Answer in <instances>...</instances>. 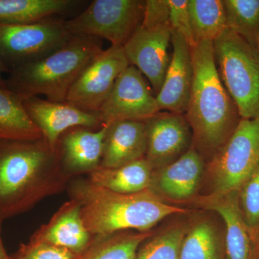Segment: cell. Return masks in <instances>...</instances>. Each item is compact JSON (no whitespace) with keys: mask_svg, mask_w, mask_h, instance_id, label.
I'll return each mask as SVG.
<instances>
[{"mask_svg":"<svg viewBox=\"0 0 259 259\" xmlns=\"http://www.w3.org/2000/svg\"><path fill=\"white\" fill-rule=\"evenodd\" d=\"M239 202L252 239L259 226V166L240 189Z\"/></svg>","mask_w":259,"mask_h":259,"instance_id":"28","label":"cell"},{"mask_svg":"<svg viewBox=\"0 0 259 259\" xmlns=\"http://www.w3.org/2000/svg\"><path fill=\"white\" fill-rule=\"evenodd\" d=\"M144 122L147 139L145 159L153 171L176 161L191 148L192 136L185 115L158 112Z\"/></svg>","mask_w":259,"mask_h":259,"instance_id":"11","label":"cell"},{"mask_svg":"<svg viewBox=\"0 0 259 259\" xmlns=\"http://www.w3.org/2000/svg\"><path fill=\"white\" fill-rule=\"evenodd\" d=\"M204 207L218 213L226 225V259H250L251 238L240 206L239 192L207 197Z\"/></svg>","mask_w":259,"mask_h":259,"instance_id":"19","label":"cell"},{"mask_svg":"<svg viewBox=\"0 0 259 259\" xmlns=\"http://www.w3.org/2000/svg\"><path fill=\"white\" fill-rule=\"evenodd\" d=\"M92 238L83 223L79 202L71 198L61 206L49 222L32 234L30 239L66 248L78 255L86 249Z\"/></svg>","mask_w":259,"mask_h":259,"instance_id":"16","label":"cell"},{"mask_svg":"<svg viewBox=\"0 0 259 259\" xmlns=\"http://www.w3.org/2000/svg\"><path fill=\"white\" fill-rule=\"evenodd\" d=\"M153 169L144 158L117 168L99 166L89 174L95 185L119 193H136L150 190Z\"/></svg>","mask_w":259,"mask_h":259,"instance_id":"21","label":"cell"},{"mask_svg":"<svg viewBox=\"0 0 259 259\" xmlns=\"http://www.w3.org/2000/svg\"><path fill=\"white\" fill-rule=\"evenodd\" d=\"M259 166V119H241L222 147L212 156L209 174L213 197L239 192Z\"/></svg>","mask_w":259,"mask_h":259,"instance_id":"6","label":"cell"},{"mask_svg":"<svg viewBox=\"0 0 259 259\" xmlns=\"http://www.w3.org/2000/svg\"><path fill=\"white\" fill-rule=\"evenodd\" d=\"M22 101L30 118L55 151L59 138L68 130L76 127L97 130L103 125L98 114L83 111L66 102H51L38 97Z\"/></svg>","mask_w":259,"mask_h":259,"instance_id":"13","label":"cell"},{"mask_svg":"<svg viewBox=\"0 0 259 259\" xmlns=\"http://www.w3.org/2000/svg\"><path fill=\"white\" fill-rule=\"evenodd\" d=\"M107 128L106 124L97 130L76 127L61 135L56 150L66 173L90 174L100 166Z\"/></svg>","mask_w":259,"mask_h":259,"instance_id":"15","label":"cell"},{"mask_svg":"<svg viewBox=\"0 0 259 259\" xmlns=\"http://www.w3.org/2000/svg\"><path fill=\"white\" fill-rule=\"evenodd\" d=\"M221 79L241 119H259V53L228 28L213 40Z\"/></svg>","mask_w":259,"mask_h":259,"instance_id":"5","label":"cell"},{"mask_svg":"<svg viewBox=\"0 0 259 259\" xmlns=\"http://www.w3.org/2000/svg\"><path fill=\"white\" fill-rule=\"evenodd\" d=\"M255 48H256L259 53V34L258 37H257L256 42H255Z\"/></svg>","mask_w":259,"mask_h":259,"instance_id":"35","label":"cell"},{"mask_svg":"<svg viewBox=\"0 0 259 259\" xmlns=\"http://www.w3.org/2000/svg\"><path fill=\"white\" fill-rule=\"evenodd\" d=\"M180 259H226L221 238L212 223L202 221L187 230Z\"/></svg>","mask_w":259,"mask_h":259,"instance_id":"25","label":"cell"},{"mask_svg":"<svg viewBox=\"0 0 259 259\" xmlns=\"http://www.w3.org/2000/svg\"><path fill=\"white\" fill-rule=\"evenodd\" d=\"M203 169L202 154L191 147L176 161L153 170L150 190L170 199L189 198L197 190Z\"/></svg>","mask_w":259,"mask_h":259,"instance_id":"17","label":"cell"},{"mask_svg":"<svg viewBox=\"0 0 259 259\" xmlns=\"http://www.w3.org/2000/svg\"><path fill=\"white\" fill-rule=\"evenodd\" d=\"M145 1L94 0L77 16L65 20L71 35L105 39L123 47L142 24Z\"/></svg>","mask_w":259,"mask_h":259,"instance_id":"7","label":"cell"},{"mask_svg":"<svg viewBox=\"0 0 259 259\" xmlns=\"http://www.w3.org/2000/svg\"><path fill=\"white\" fill-rule=\"evenodd\" d=\"M76 255L66 248L30 239L22 243L18 250L10 255L11 259H74Z\"/></svg>","mask_w":259,"mask_h":259,"instance_id":"29","label":"cell"},{"mask_svg":"<svg viewBox=\"0 0 259 259\" xmlns=\"http://www.w3.org/2000/svg\"><path fill=\"white\" fill-rule=\"evenodd\" d=\"M42 138L41 131L29 117L20 97L0 86V140L34 141Z\"/></svg>","mask_w":259,"mask_h":259,"instance_id":"23","label":"cell"},{"mask_svg":"<svg viewBox=\"0 0 259 259\" xmlns=\"http://www.w3.org/2000/svg\"><path fill=\"white\" fill-rule=\"evenodd\" d=\"M193 81L186 119L192 131L194 147L212 156L228 141L241 120L218 72L213 42L190 47Z\"/></svg>","mask_w":259,"mask_h":259,"instance_id":"2","label":"cell"},{"mask_svg":"<svg viewBox=\"0 0 259 259\" xmlns=\"http://www.w3.org/2000/svg\"><path fill=\"white\" fill-rule=\"evenodd\" d=\"M102 50L101 39L72 35L50 55L10 70L7 88L21 100L44 95L49 101L66 102L73 83Z\"/></svg>","mask_w":259,"mask_h":259,"instance_id":"4","label":"cell"},{"mask_svg":"<svg viewBox=\"0 0 259 259\" xmlns=\"http://www.w3.org/2000/svg\"><path fill=\"white\" fill-rule=\"evenodd\" d=\"M173 54L161 90L156 95L160 110L185 115L193 81L190 47L179 32L171 30Z\"/></svg>","mask_w":259,"mask_h":259,"instance_id":"14","label":"cell"},{"mask_svg":"<svg viewBox=\"0 0 259 259\" xmlns=\"http://www.w3.org/2000/svg\"><path fill=\"white\" fill-rule=\"evenodd\" d=\"M107 125L100 166L117 168L145 158L147 139L144 122L121 120Z\"/></svg>","mask_w":259,"mask_h":259,"instance_id":"18","label":"cell"},{"mask_svg":"<svg viewBox=\"0 0 259 259\" xmlns=\"http://www.w3.org/2000/svg\"><path fill=\"white\" fill-rule=\"evenodd\" d=\"M191 26L196 44L213 41L227 29L222 0H189Z\"/></svg>","mask_w":259,"mask_h":259,"instance_id":"24","label":"cell"},{"mask_svg":"<svg viewBox=\"0 0 259 259\" xmlns=\"http://www.w3.org/2000/svg\"><path fill=\"white\" fill-rule=\"evenodd\" d=\"M68 188L70 197L79 202L83 223L93 236L150 231L168 216L188 212L166 203L151 190L119 193L82 179L70 182Z\"/></svg>","mask_w":259,"mask_h":259,"instance_id":"3","label":"cell"},{"mask_svg":"<svg viewBox=\"0 0 259 259\" xmlns=\"http://www.w3.org/2000/svg\"><path fill=\"white\" fill-rule=\"evenodd\" d=\"M161 110L156 97L137 68L130 65L116 80L99 110L102 124L116 121H146Z\"/></svg>","mask_w":259,"mask_h":259,"instance_id":"10","label":"cell"},{"mask_svg":"<svg viewBox=\"0 0 259 259\" xmlns=\"http://www.w3.org/2000/svg\"><path fill=\"white\" fill-rule=\"evenodd\" d=\"M187 229L175 226L167 228L143 243L135 259H180V248Z\"/></svg>","mask_w":259,"mask_h":259,"instance_id":"27","label":"cell"},{"mask_svg":"<svg viewBox=\"0 0 259 259\" xmlns=\"http://www.w3.org/2000/svg\"><path fill=\"white\" fill-rule=\"evenodd\" d=\"M152 232L127 231L94 236L86 249L74 259H135Z\"/></svg>","mask_w":259,"mask_h":259,"instance_id":"22","label":"cell"},{"mask_svg":"<svg viewBox=\"0 0 259 259\" xmlns=\"http://www.w3.org/2000/svg\"><path fill=\"white\" fill-rule=\"evenodd\" d=\"M64 22L57 18L23 25L0 23V59L10 71L50 55L72 35Z\"/></svg>","mask_w":259,"mask_h":259,"instance_id":"8","label":"cell"},{"mask_svg":"<svg viewBox=\"0 0 259 259\" xmlns=\"http://www.w3.org/2000/svg\"><path fill=\"white\" fill-rule=\"evenodd\" d=\"M78 0H0V23L23 25L47 21L82 5Z\"/></svg>","mask_w":259,"mask_h":259,"instance_id":"20","label":"cell"},{"mask_svg":"<svg viewBox=\"0 0 259 259\" xmlns=\"http://www.w3.org/2000/svg\"><path fill=\"white\" fill-rule=\"evenodd\" d=\"M72 177L44 138L0 140V221L28 212L63 192Z\"/></svg>","mask_w":259,"mask_h":259,"instance_id":"1","label":"cell"},{"mask_svg":"<svg viewBox=\"0 0 259 259\" xmlns=\"http://www.w3.org/2000/svg\"><path fill=\"white\" fill-rule=\"evenodd\" d=\"M169 15L168 0H146L141 25L146 28L170 25Z\"/></svg>","mask_w":259,"mask_h":259,"instance_id":"31","label":"cell"},{"mask_svg":"<svg viewBox=\"0 0 259 259\" xmlns=\"http://www.w3.org/2000/svg\"><path fill=\"white\" fill-rule=\"evenodd\" d=\"M8 73H9V70L5 66L3 61L0 59V86L3 87V88H7L4 75L8 74Z\"/></svg>","mask_w":259,"mask_h":259,"instance_id":"33","label":"cell"},{"mask_svg":"<svg viewBox=\"0 0 259 259\" xmlns=\"http://www.w3.org/2000/svg\"><path fill=\"white\" fill-rule=\"evenodd\" d=\"M227 28L255 47L259 34V0H223Z\"/></svg>","mask_w":259,"mask_h":259,"instance_id":"26","label":"cell"},{"mask_svg":"<svg viewBox=\"0 0 259 259\" xmlns=\"http://www.w3.org/2000/svg\"><path fill=\"white\" fill-rule=\"evenodd\" d=\"M170 25L141 26L123 47L130 65L137 68L152 85L156 95L161 90L170 63Z\"/></svg>","mask_w":259,"mask_h":259,"instance_id":"12","label":"cell"},{"mask_svg":"<svg viewBox=\"0 0 259 259\" xmlns=\"http://www.w3.org/2000/svg\"><path fill=\"white\" fill-rule=\"evenodd\" d=\"M130 66L123 47L102 50L70 88L66 102L83 111L97 113L116 80Z\"/></svg>","mask_w":259,"mask_h":259,"instance_id":"9","label":"cell"},{"mask_svg":"<svg viewBox=\"0 0 259 259\" xmlns=\"http://www.w3.org/2000/svg\"><path fill=\"white\" fill-rule=\"evenodd\" d=\"M2 222L0 221V259H11L10 255L8 254L5 250L4 243H3V238H2Z\"/></svg>","mask_w":259,"mask_h":259,"instance_id":"34","label":"cell"},{"mask_svg":"<svg viewBox=\"0 0 259 259\" xmlns=\"http://www.w3.org/2000/svg\"><path fill=\"white\" fill-rule=\"evenodd\" d=\"M250 259H259V226L254 236L251 239V255Z\"/></svg>","mask_w":259,"mask_h":259,"instance_id":"32","label":"cell"},{"mask_svg":"<svg viewBox=\"0 0 259 259\" xmlns=\"http://www.w3.org/2000/svg\"><path fill=\"white\" fill-rule=\"evenodd\" d=\"M188 2L189 0H168L169 23L171 30L179 32L192 47L196 42L191 26Z\"/></svg>","mask_w":259,"mask_h":259,"instance_id":"30","label":"cell"}]
</instances>
